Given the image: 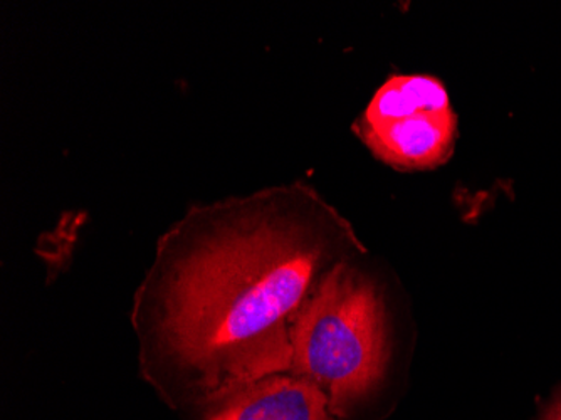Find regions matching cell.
I'll return each mask as SVG.
<instances>
[{"mask_svg": "<svg viewBox=\"0 0 561 420\" xmlns=\"http://www.w3.org/2000/svg\"><path fill=\"white\" fill-rule=\"evenodd\" d=\"M358 249L305 185L194 205L157 242L134 296L141 377L172 409H210L291 368V325Z\"/></svg>", "mask_w": 561, "mask_h": 420, "instance_id": "1", "label": "cell"}, {"mask_svg": "<svg viewBox=\"0 0 561 420\" xmlns=\"http://www.w3.org/2000/svg\"><path fill=\"white\" fill-rule=\"evenodd\" d=\"M289 338V372L314 382L339 419L386 375V305L374 280L350 259L320 281L296 315Z\"/></svg>", "mask_w": 561, "mask_h": 420, "instance_id": "2", "label": "cell"}, {"mask_svg": "<svg viewBox=\"0 0 561 420\" xmlns=\"http://www.w3.org/2000/svg\"><path fill=\"white\" fill-rule=\"evenodd\" d=\"M206 420H342L310 378L283 372L244 385L210 407Z\"/></svg>", "mask_w": 561, "mask_h": 420, "instance_id": "3", "label": "cell"}, {"mask_svg": "<svg viewBox=\"0 0 561 420\" xmlns=\"http://www.w3.org/2000/svg\"><path fill=\"white\" fill-rule=\"evenodd\" d=\"M378 159L397 169H432L446 162L456 141L453 110L424 113L380 126L356 125Z\"/></svg>", "mask_w": 561, "mask_h": 420, "instance_id": "4", "label": "cell"}, {"mask_svg": "<svg viewBox=\"0 0 561 420\" xmlns=\"http://www.w3.org/2000/svg\"><path fill=\"white\" fill-rule=\"evenodd\" d=\"M449 94L432 76H393L371 98L362 125L380 126L424 113L449 112Z\"/></svg>", "mask_w": 561, "mask_h": 420, "instance_id": "5", "label": "cell"}, {"mask_svg": "<svg viewBox=\"0 0 561 420\" xmlns=\"http://www.w3.org/2000/svg\"><path fill=\"white\" fill-rule=\"evenodd\" d=\"M541 420H561V391L551 400L550 406L545 409Z\"/></svg>", "mask_w": 561, "mask_h": 420, "instance_id": "6", "label": "cell"}]
</instances>
